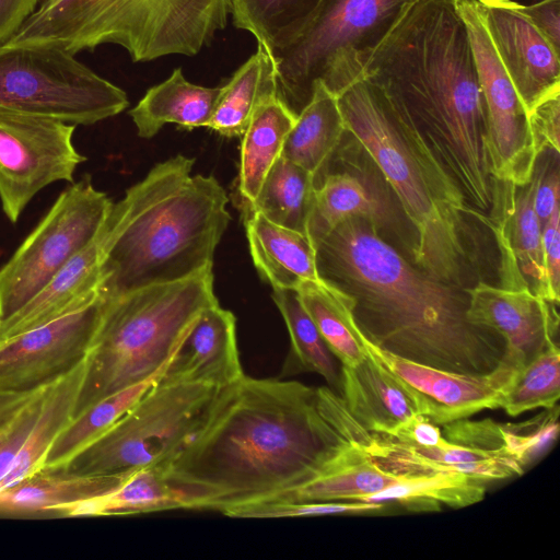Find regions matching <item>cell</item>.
Listing matches in <instances>:
<instances>
[{
    "instance_id": "obj_1",
    "label": "cell",
    "mask_w": 560,
    "mask_h": 560,
    "mask_svg": "<svg viewBox=\"0 0 560 560\" xmlns=\"http://www.w3.org/2000/svg\"><path fill=\"white\" fill-rule=\"evenodd\" d=\"M363 450L319 409L317 389L243 375L221 388L202 423L163 467L184 509H229L293 490Z\"/></svg>"
},
{
    "instance_id": "obj_2",
    "label": "cell",
    "mask_w": 560,
    "mask_h": 560,
    "mask_svg": "<svg viewBox=\"0 0 560 560\" xmlns=\"http://www.w3.org/2000/svg\"><path fill=\"white\" fill-rule=\"evenodd\" d=\"M320 281L348 294L361 334L402 359L454 373H492L505 342L467 317L466 288L408 260L364 218H350L314 243Z\"/></svg>"
},
{
    "instance_id": "obj_3",
    "label": "cell",
    "mask_w": 560,
    "mask_h": 560,
    "mask_svg": "<svg viewBox=\"0 0 560 560\" xmlns=\"http://www.w3.org/2000/svg\"><path fill=\"white\" fill-rule=\"evenodd\" d=\"M422 133L468 206L492 199L487 108L456 0H417L374 49L362 77Z\"/></svg>"
},
{
    "instance_id": "obj_4",
    "label": "cell",
    "mask_w": 560,
    "mask_h": 560,
    "mask_svg": "<svg viewBox=\"0 0 560 560\" xmlns=\"http://www.w3.org/2000/svg\"><path fill=\"white\" fill-rule=\"evenodd\" d=\"M194 163L180 154L158 163L113 203L100 232L103 299L212 269L229 198L213 176H191Z\"/></svg>"
},
{
    "instance_id": "obj_5",
    "label": "cell",
    "mask_w": 560,
    "mask_h": 560,
    "mask_svg": "<svg viewBox=\"0 0 560 560\" xmlns=\"http://www.w3.org/2000/svg\"><path fill=\"white\" fill-rule=\"evenodd\" d=\"M346 130L394 191L412 225V264L464 287L475 262L470 207L427 140L380 90L358 80L337 96Z\"/></svg>"
},
{
    "instance_id": "obj_6",
    "label": "cell",
    "mask_w": 560,
    "mask_h": 560,
    "mask_svg": "<svg viewBox=\"0 0 560 560\" xmlns=\"http://www.w3.org/2000/svg\"><path fill=\"white\" fill-rule=\"evenodd\" d=\"M229 14L228 0H39L4 44L73 55L114 44L133 62L191 57L225 28Z\"/></svg>"
},
{
    "instance_id": "obj_7",
    "label": "cell",
    "mask_w": 560,
    "mask_h": 560,
    "mask_svg": "<svg viewBox=\"0 0 560 560\" xmlns=\"http://www.w3.org/2000/svg\"><path fill=\"white\" fill-rule=\"evenodd\" d=\"M103 300L73 417L161 374L198 315L218 304L212 269Z\"/></svg>"
},
{
    "instance_id": "obj_8",
    "label": "cell",
    "mask_w": 560,
    "mask_h": 560,
    "mask_svg": "<svg viewBox=\"0 0 560 560\" xmlns=\"http://www.w3.org/2000/svg\"><path fill=\"white\" fill-rule=\"evenodd\" d=\"M417 0H318L299 35L275 50L278 94L299 113L316 83L335 96L360 80L374 49Z\"/></svg>"
},
{
    "instance_id": "obj_9",
    "label": "cell",
    "mask_w": 560,
    "mask_h": 560,
    "mask_svg": "<svg viewBox=\"0 0 560 560\" xmlns=\"http://www.w3.org/2000/svg\"><path fill=\"white\" fill-rule=\"evenodd\" d=\"M126 92L57 47L0 45V115L93 125L126 109Z\"/></svg>"
},
{
    "instance_id": "obj_10",
    "label": "cell",
    "mask_w": 560,
    "mask_h": 560,
    "mask_svg": "<svg viewBox=\"0 0 560 560\" xmlns=\"http://www.w3.org/2000/svg\"><path fill=\"white\" fill-rule=\"evenodd\" d=\"M219 390L201 384H164L158 380L63 469L89 476L165 466L198 430Z\"/></svg>"
},
{
    "instance_id": "obj_11",
    "label": "cell",
    "mask_w": 560,
    "mask_h": 560,
    "mask_svg": "<svg viewBox=\"0 0 560 560\" xmlns=\"http://www.w3.org/2000/svg\"><path fill=\"white\" fill-rule=\"evenodd\" d=\"M113 206L90 175L72 183L0 267V324L33 300L100 234Z\"/></svg>"
},
{
    "instance_id": "obj_12",
    "label": "cell",
    "mask_w": 560,
    "mask_h": 560,
    "mask_svg": "<svg viewBox=\"0 0 560 560\" xmlns=\"http://www.w3.org/2000/svg\"><path fill=\"white\" fill-rule=\"evenodd\" d=\"M74 130L59 120L0 115V201L11 223L46 186L73 183L74 171L86 160L74 148Z\"/></svg>"
},
{
    "instance_id": "obj_13",
    "label": "cell",
    "mask_w": 560,
    "mask_h": 560,
    "mask_svg": "<svg viewBox=\"0 0 560 560\" xmlns=\"http://www.w3.org/2000/svg\"><path fill=\"white\" fill-rule=\"evenodd\" d=\"M456 3L468 31L486 102L492 177L525 185L533 177L538 158L528 113L494 51L477 0Z\"/></svg>"
},
{
    "instance_id": "obj_14",
    "label": "cell",
    "mask_w": 560,
    "mask_h": 560,
    "mask_svg": "<svg viewBox=\"0 0 560 560\" xmlns=\"http://www.w3.org/2000/svg\"><path fill=\"white\" fill-rule=\"evenodd\" d=\"M104 300L0 341V390L25 393L49 385L88 355Z\"/></svg>"
},
{
    "instance_id": "obj_15",
    "label": "cell",
    "mask_w": 560,
    "mask_h": 560,
    "mask_svg": "<svg viewBox=\"0 0 560 560\" xmlns=\"http://www.w3.org/2000/svg\"><path fill=\"white\" fill-rule=\"evenodd\" d=\"M535 177L518 186L492 179L489 211L476 210L470 217L491 230L499 250L500 287L510 290L528 289L547 302L553 300L542 259L541 223L534 209Z\"/></svg>"
},
{
    "instance_id": "obj_16",
    "label": "cell",
    "mask_w": 560,
    "mask_h": 560,
    "mask_svg": "<svg viewBox=\"0 0 560 560\" xmlns=\"http://www.w3.org/2000/svg\"><path fill=\"white\" fill-rule=\"evenodd\" d=\"M359 339L366 354L388 371L404 388L417 412L435 424L502 406L503 392L511 376L499 366L482 376L454 373L384 351L371 343L361 331Z\"/></svg>"
},
{
    "instance_id": "obj_17",
    "label": "cell",
    "mask_w": 560,
    "mask_h": 560,
    "mask_svg": "<svg viewBox=\"0 0 560 560\" xmlns=\"http://www.w3.org/2000/svg\"><path fill=\"white\" fill-rule=\"evenodd\" d=\"M468 319L502 336L505 352L499 366L513 375L558 343L557 305L528 289L510 290L478 282L466 287Z\"/></svg>"
},
{
    "instance_id": "obj_18",
    "label": "cell",
    "mask_w": 560,
    "mask_h": 560,
    "mask_svg": "<svg viewBox=\"0 0 560 560\" xmlns=\"http://www.w3.org/2000/svg\"><path fill=\"white\" fill-rule=\"evenodd\" d=\"M514 0H477L494 51L527 113L560 91V58Z\"/></svg>"
},
{
    "instance_id": "obj_19",
    "label": "cell",
    "mask_w": 560,
    "mask_h": 560,
    "mask_svg": "<svg viewBox=\"0 0 560 560\" xmlns=\"http://www.w3.org/2000/svg\"><path fill=\"white\" fill-rule=\"evenodd\" d=\"M350 442L363 451L383 470L396 476L452 471L486 482L522 475L524 468L510 455L470 448L444 440L436 446H417L370 432L361 424L352 430Z\"/></svg>"
},
{
    "instance_id": "obj_20",
    "label": "cell",
    "mask_w": 560,
    "mask_h": 560,
    "mask_svg": "<svg viewBox=\"0 0 560 560\" xmlns=\"http://www.w3.org/2000/svg\"><path fill=\"white\" fill-rule=\"evenodd\" d=\"M243 375L235 316L218 303L198 315L170 357L159 382L221 389Z\"/></svg>"
},
{
    "instance_id": "obj_21",
    "label": "cell",
    "mask_w": 560,
    "mask_h": 560,
    "mask_svg": "<svg viewBox=\"0 0 560 560\" xmlns=\"http://www.w3.org/2000/svg\"><path fill=\"white\" fill-rule=\"evenodd\" d=\"M100 259L98 234L33 300L0 324V341L46 325L96 300L100 295Z\"/></svg>"
},
{
    "instance_id": "obj_22",
    "label": "cell",
    "mask_w": 560,
    "mask_h": 560,
    "mask_svg": "<svg viewBox=\"0 0 560 560\" xmlns=\"http://www.w3.org/2000/svg\"><path fill=\"white\" fill-rule=\"evenodd\" d=\"M242 211L253 262L272 289L298 290L305 282L320 281L307 234L275 224L259 212Z\"/></svg>"
},
{
    "instance_id": "obj_23",
    "label": "cell",
    "mask_w": 560,
    "mask_h": 560,
    "mask_svg": "<svg viewBox=\"0 0 560 560\" xmlns=\"http://www.w3.org/2000/svg\"><path fill=\"white\" fill-rule=\"evenodd\" d=\"M339 395L370 432L390 435L418 413L399 383L368 354L354 366L341 365Z\"/></svg>"
},
{
    "instance_id": "obj_24",
    "label": "cell",
    "mask_w": 560,
    "mask_h": 560,
    "mask_svg": "<svg viewBox=\"0 0 560 560\" xmlns=\"http://www.w3.org/2000/svg\"><path fill=\"white\" fill-rule=\"evenodd\" d=\"M129 472L86 476L65 469H42L0 490V514L62 515L73 504L112 492Z\"/></svg>"
},
{
    "instance_id": "obj_25",
    "label": "cell",
    "mask_w": 560,
    "mask_h": 560,
    "mask_svg": "<svg viewBox=\"0 0 560 560\" xmlns=\"http://www.w3.org/2000/svg\"><path fill=\"white\" fill-rule=\"evenodd\" d=\"M221 86L208 88L189 82L180 68L160 84L150 88L139 103L129 110L138 136L154 137L166 124H176L191 130L208 127Z\"/></svg>"
},
{
    "instance_id": "obj_26",
    "label": "cell",
    "mask_w": 560,
    "mask_h": 560,
    "mask_svg": "<svg viewBox=\"0 0 560 560\" xmlns=\"http://www.w3.org/2000/svg\"><path fill=\"white\" fill-rule=\"evenodd\" d=\"M84 375L85 359L48 385L37 418L18 452L11 469L1 481L0 490L44 468L50 446L74 415Z\"/></svg>"
},
{
    "instance_id": "obj_27",
    "label": "cell",
    "mask_w": 560,
    "mask_h": 560,
    "mask_svg": "<svg viewBox=\"0 0 560 560\" xmlns=\"http://www.w3.org/2000/svg\"><path fill=\"white\" fill-rule=\"evenodd\" d=\"M298 115L278 95L256 108L242 135L237 189L241 205L252 203L269 170L281 155Z\"/></svg>"
},
{
    "instance_id": "obj_28",
    "label": "cell",
    "mask_w": 560,
    "mask_h": 560,
    "mask_svg": "<svg viewBox=\"0 0 560 560\" xmlns=\"http://www.w3.org/2000/svg\"><path fill=\"white\" fill-rule=\"evenodd\" d=\"M386 206L364 179L350 171H325L314 177V192L306 224L313 244L343 221L364 218L380 231Z\"/></svg>"
},
{
    "instance_id": "obj_29",
    "label": "cell",
    "mask_w": 560,
    "mask_h": 560,
    "mask_svg": "<svg viewBox=\"0 0 560 560\" xmlns=\"http://www.w3.org/2000/svg\"><path fill=\"white\" fill-rule=\"evenodd\" d=\"M276 94L278 78L275 61L265 46L258 44L257 50L221 86L207 128L224 137H242L256 108Z\"/></svg>"
},
{
    "instance_id": "obj_30",
    "label": "cell",
    "mask_w": 560,
    "mask_h": 560,
    "mask_svg": "<svg viewBox=\"0 0 560 560\" xmlns=\"http://www.w3.org/2000/svg\"><path fill=\"white\" fill-rule=\"evenodd\" d=\"M346 131L337 96L318 82L311 101L299 113L281 156L315 176L331 158Z\"/></svg>"
},
{
    "instance_id": "obj_31",
    "label": "cell",
    "mask_w": 560,
    "mask_h": 560,
    "mask_svg": "<svg viewBox=\"0 0 560 560\" xmlns=\"http://www.w3.org/2000/svg\"><path fill=\"white\" fill-rule=\"evenodd\" d=\"M485 483L481 479L452 471L402 476L359 501L394 502L412 512H435L442 505L459 509L481 501L486 493Z\"/></svg>"
},
{
    "instance_id": "obj_32",
    "label": "cell",
    "mask_w": 560,
    "mask_h": 560,
    "mask_svg": "<svg viewBox=\"0 0 560 560\" xmlns=\"http://www.w3.org/2000/svg\"><path fill=\"white\" fill-rule=\"evenodd\" d=\"M272 299L287 325L291 349L283 375L317 373L329 388L340 393L341 364L329 350L312 317L293 289H272Z\"/></svg>"
},
{
    "instance_id": "obj_33",
    "label": "cell",
    "mask_w": 560,
    "mask_h": 560,
    "mask_svg": "<svg viewBox=\"0 0 560 560\" xmlns=\"http://www.w3.org/2000/svg\"><path fill=\"white\" fill-rule=\"evenodd\" d=\"M184 509L180 494L166 481L162 466L130 471L109 493L73 504L62 516H108Z\"/></svg>"
},
{
    "instance_id": "obj_34",
    "label": "cell",
    "mask_w": 560,
    "mask_h": 560,
    "mask_svg": "<svg viewBox=\"0 0 560 560\" xmlns=\"http://www.w3.org/2000/svg\"><path fill=\"white\" fill-rule=\"evenodd\" d=\"M301 302L315 323L329 350L343 366L360 363L366 352L352 313V299L325 283L305 282L298 290Z\"/></svg>"
},
{
    "instance_id": "obj_35",
    "label": "cell",
    "mask_w": 560,
    "mask_h": 560,
    "mask_svg": "<svg viewBox=\"0 0 560 560\" xmlns=\"http://www.w3.org/2000/svg\"><path fill=\"white\" fill-rule=\"evenodd\" d=\"M313 192V174L280 155L266 175L255 200L241 206L259 212L275 224L307 234Z\"/></svg>"
},
{
    "instance_id": "obj_36",
    "label": "cell",
    "mask_w": 560,
    "mask_h": 560,
    "mask_svg": "<svg viewBox=\"0 0 560 560\" xmlns=\"http://www.w3.org/2000/svg\"><path fill=\"white\" fill-rule=\"evenodd\" d=\"M160 376L107 396L75 415L50 446L43 469H63L126 413Z\"/></svg>"
},
{
    "instance_id": "obj_37",
    "label": "cell",
    "mask_w": 560,
    "mask_h": 560,
    "mask_svg": "<svg viewBox=\"0 0 560 560\" xmlns=\"http://www.w3.org/2000/svg\"><path fill=\"white\" fill-rule=\"evenodd\" d=\"M235 27L249 32L270 55L290 44L318 0H228Z\"/></svg>"
},
{
    "instance_id": "obj_38",
    "label": "cell",
    "mask_w": 560,
    "mask_h": 560,
    "mask_svg": "<svg viewBox=\"0 0 560 560\" xmlns=\"http://www.w3.org/2000/svg\"><path fill=\"white\" fill-rule=\"evenodd\" d=\"M401 477L383 470L363 451L315 479L270 499L306 502L359 501Z\"/></svg>"
},
{
    "instance_id": "obj_39",
    "label": "cell",
    "mask_w": 560,
    "mask_h": 560,
    "mask_svg": "<svg viewBox=\"0 0 560 560\" xmlns=\"http://www.w3.org/2000/svg\"><path fill=\"white\" fill-rule=\"evenodd\" d=\"M560 349L555 346L517 371L503 392L501 408L511 417L551 408L560 397Z\"/></svg>"
},
{
    "instance_id": "obj_40",
    "label": "cell",
    "mask_w": 560,
    "mask_h": 560,
    "mask_svg": "<svg viewBox=\"0 0 560 560\" xmlns=\"http://www.w3.org/2000/svg\"><path fill=\"white\" fill-rule=\"evenodd\" d=\"M388 502L363 501H288L267 499L238 505L223 512L231 517H298L323 515H376L385 512Z\"/></svg>"
},
{
    "instance_id": "obj_41",
    "label": "cell",
    "mask_w": 560,
    "mask_h": 560,
    "mask_svg": "<svg viewBox=\"0 0 560 560\" xmlns=\"http://www.w3.org/2000/svg\"><path fill=\"white\" fill-rule=\"evenodd\" d=\"M521 423L501 424L504 451L523 468L548 447L559 432L558 406Z\"/></svg>"
},
{
    "instance_id": "obj_42",
    "label": "cell",
    "mask_w": 560,
    "mask_h": 560,
    "mask_svg": "<svg viewBox=\"0 0 560 560\" xmlns=\"http://www.w3.org/2000/svg\"><path fill=\"white\" fill-rule=\"evenodd\" d=\"M559 153L546 149L538 155L535 164L534 209L541 226L555 209L560 207Z\"/></svg>"
},
{
    "instance_id": "obj_43",
    "label": "cell",
    "mask_w": 560,
    "mask_h": 560,
    "mask_svg": "<svg viewBox=\"0 0 560 560\" xmlns=\"http://www.w3.org/2000/svg\"><path fill=\"white\" fill-rule=\"evenodd\" d=\"M443 433L445 440L455 444L481 451L505 453L501 424L490 419L471 421L463 418L447 422L444 423Z\"/></svg>"
},
{
    "instance_id": "obj_44",
    "label": "cell",
    "mask_w": 560,
    "mask_h": 560,
    "mask_svg": "<svg viewBox=\"0 0 560 560\" xmlns=\"http://www.w3.org/2000/svg\"><path fill=\"white\" fill-rule=\"evenodd\" d=\"M528 121L538 155L546 149L560 152V91L536 104Z\"/></svg>"
},
{
    "instance_id": "obj_45",
    "label": "cell",
    "mask_w": 560,
    "mask_h": 560,
    "mask_svg": "<svg viewBox=\"0 0 560 560\" xmlns=\"http://www.w3.org/2000/svg\"><path fill=\"white\" fill-rule=\"evenodd\" d=\"M544 267L553 300L560 293V207L556 208L541 228Z\"/></svg>"
},
{
    "instance_id": "obj_46",
    "label": "cell",
    "mask_w": 560,
    "mask_h": 560,
    "mask_svg": "<svg viewBox=\"0 0 560 560\" xmlns=\"http://www.w3.org/2000/svg\"><path fill=\"white\" fill-rule=\"evenodd\" d=\"M520 9L549 45L560 52V0H540Z\"/></svg>"
},
{
    "instance_id": "obj_47",
    "label": "cell",
    "mask_w": 560,
    "mask_h": 560,
    "mask_svg": "<svg viewBox=\"0 0 560 560\" xmlns=\"http://www.w3.org/2000/svg\"><path fill=\"white\" fill-rule=\"evenodd\" d=\"M389 436L401 443L424 447L440 445L445 440L438 425L419 413L411 417Z\"/></svg>"
},
{
    "instance_id": "obj_48",
    "label": "cell",
    "mask_w": 560,
    "mask_h": 560,
    "mask_svg": "<svg viewBox=\"0 0 560 560\" xmlns=\"http://www.w3.org/2000/svg\"><path fill=\"white\" fill-rule=\"evenodd\" d=\"M39 0H0V45L7 43L35 11Z\"/></svg>"
},
{
    "instance_id": "obj_49",
    "label": "cell",
    "mask_w": 560,
    "mask_h": 560,
    "mask_svg": "<svg viewBox=\"0 0 560 560\" xmlns=\"http://www.w3.org/2000/svg\"><path fill=\"white\" fill-rule=\"evenodd\" d=\"M40 388L25 393L0 390V427L14 417Z\"/></svg>"
}]
</instances>
